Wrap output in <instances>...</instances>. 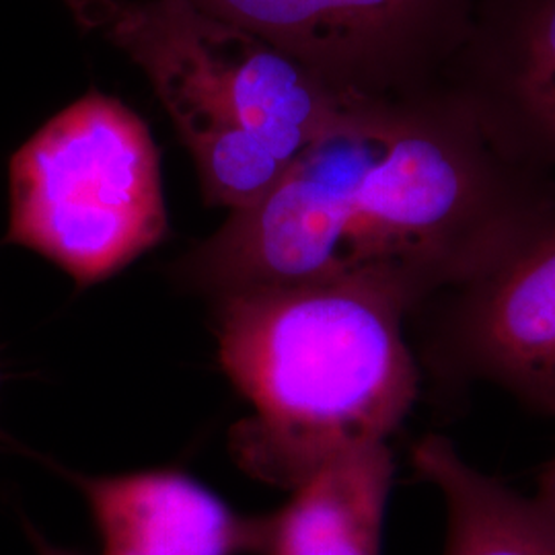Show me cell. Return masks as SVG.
<instances>
[{
    "label": "cell",
    "instance_id": "cell-1",
    "mask_svg": "<svg viewBox=\"0 0 555 555\" xmlns=\"http://www.w3.org/2000/svg\"><path fill=\"white\" fill-rule=\"evenodd\" d=\"M555 212V178L508 157L442 87L348 101L254 206L178 263L212 298L371 282L416 309L490 270Z\"/></svg>",
    "mask_w": 555,
    "mask_h": 555
},
{
    "label": "cell",
    "instance_id": "cell-2",
    "mask_svg": "<svg viewBox=\"0 0 555 555\" xmlns=\"http://www.w3.org/2000/svg\"><path fill=\"white\" fill-rule=\"evenodd\" d=\"M220 366L251 405L231 430L238 467L295 490L321 467L389 442L410 416L420 373L393 288L321 282L215 298Z\"/></svg>",
    "mask_w": 555,
    "mask_h": 555
},
{
    "label": "cell",
    "instance_id": "cell-3",
    "mask_svg": "<svg viewBox=\"0 0 555 555\" xmlns=\"http://www.w3.org/2000/svg\"><path fill=\"white\" fill-rule=\"evenodd\" d=\"M66 2L82 29L121 50L151 80L210 206H254L358 100L190 0Z\"/></svg>",
    "mask_w": 555,
    "mask_h": 555
},
{
    "label": "cell",
    "instance_id": "cell-4",
    "mask_svg": "<svg viewBox=\"0 0 555 555\" xmlns=\"http://www.w3.org/2000/svg\"><path fill=\"white\" fill-rule=\"evenodd\" d=\"M167 235L159 151L128 105L98 91L62 109L9 165L7 241L79 286L118 274Z\"/></svg>",
    "mask_w": 555,
    "mask_h": 555
},
{
    "label": "cell",
    "instance_id": "cell-5",
    "mask_svg": "<svg viewBox=\"0 0 555 555\" xmlns=\"http://www.w3.org/2000/svg\"><path fill=\"white\" fill-rule=\"evenodd\" d=\"M298 60L346 98L440 85L477 0H190Z\"/></svg>",
    "mask_w": 555,
    "mask_h": 555
},
{
    "label": "cell",
    "instance_id": "cell-6",
    "mask_svg": "<svg viewBox=\"0 0 555 555\" xmlns=\"http://www.w3.org/2000/svg\"><path fill=\"white\" fill-rule=\"evenodd\" d=\"M449 295L451 362L555 416V212Z\"/></svg>",
    "mask_w": 555,
    "mask_h": 555
},
{
    "label": "cell",
    "instance_id": "cell-7",
    "mask_svg": "<svg viewBox=\"0 0 555 555\" xmlns=\"http://www.w3.org/2000/svg\"><path fill=\"white\" fill-rule=\"evenodd\" d=\"M440 85L498 149L555 178V0H477Z\"/></svg>",
    "mask_w": 555,
    "mask_h": 555
},
{
    "label": "cell",
    "instance_id": "cell-8",
    "mask_svg": "<svg viewBox=\"0 0 555 555\" xmlns=\"http://www.w3.org/2000/svg\"><path fill=\"white\" fill-rule=\"evenodd\" d=\"M101 555H261L266 515L235 513L176 469L75 477Z\"/></svg>",
    "mask_w": 555,
    "mask_h": 555
},
{
    "label": "cell",
    "instance_id": "cell-9",
    "mask_svg": "<svg viewBox=\"0 0 555 555\" xmlns=\"http://www.w3.org/2000/svg\"><path fill=\"white\" fill-rule=\"evenodd\" d=\"M393 476L389 442L321 467L266 515L261 555H380Z\"/></svg>",
    "mask_w": 555,
    "mask_h": 555
},
{
    "label": "cell",
    "instance_id": "cell-10",
    "mask_svg": "<svg viewBox=\"0 0 555 555\" xmlns=\"http://www.w3.org/2000/svg\"><path fill=\"white\" fill-rule=\"evenodd\" d=\"M412 463L444 500L442 555H555L554 502L486 476L438 435L417 442Z\"/></svg>",
    "mask_w": 555,
    "mask_h": 555
},
{
    "label": "cell",
    "instance_id": "cell-11",
    "mask_svg": "<svg viewBox=\"0 0 555 555\" xmlns=\"http://www.w3.org/2000/svg\"><path fill=\"white\" fill-rule=\"evenodd\" d=\"M537 496L545 498V500L555 504V456L547 463V467L541 474Z\"/></svg>",
    "mask_w": 555,
    "mask_h": 555
},
{
    "label": "cell",
    "instance_id": "cell-12",
    "mask_svg": "<svg viewBox=\"0 0 555 555\" xmlns=\"http://www.w3.org/2000/svg\"><path fill=\"white\" fill-rule=\"evenodd\" d=\"M29 535H31V541H34V547H36V552L38 555H79L75 554V552H68V550H62V547H56V545H52L48 539H43V537L38 533V531H29Z\"/></svg>",
    "mask_w": 555,
    "mask_h": 555
}]
</instances>
